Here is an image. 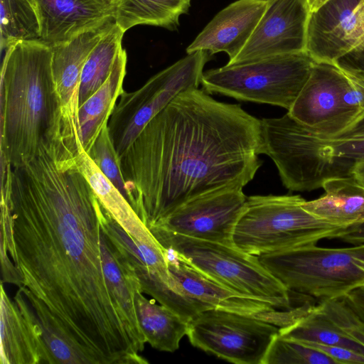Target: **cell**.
<instances>
[{"mask_svg":"<svg viewBox=\"0 0 364 364\" xmlns=\"http://www.w3.org/2000/svg\"><path fill=\"white\" fill-rule=\"evenodd\" d=\"M262 364H337L319 350L279 333L272 341Z\"/></svg>","mask_w":364,"mask_h":364,"instance_id":"83f0119b","label":"cell"},{"mask_svg":"<svg viewBox=\"0 0 364 364\" xmlns=\"http://www.w3.org/2000/svg\"><path fill=\"white\" fill-rule=\"evenodd\" d=\"M315 62L306 51H301L226 64L203 72L200 84L207 93H219L289 110Z\"/></svg>","mask_w":364,"mask_h":364,"instance_id":"ba28073f","label":"cell"},{"mask_svg":"<svg viewBox=\"0 0 364 364\" xmlns=\"http://www.w3.org/2000/svg\"><path fill=\"white\" fill-rule=\"evenodd\" d=\"M50 46L16 43L1 70L0 159L12 168L34 158L43 143L63 136L60 103L51 67Z\"/></svg>","mask_w":364,"mask_h":364,"instance_id":"3957f363","label":"cell"},{"mask_svg":"<svg viewBox=\"0 0 364 364\" xmlns=\"http://www.w3.org/2000/svg\"><path fill=\"white\" fill-rule=\"evenodd\" d=\"M1 48L27 41H41L37 14L28 0H0Z\"/></svg>","mask_w":364,"mask_h":364,"instance_id":"4316f807","label":"cell"},{"mask_svg":"<svg viewBox=\"0 0 364 364\" xmlns=\"http://www.w3.org/2000/svg\"><path fill=\"white\" fill-rule=\"evenodd\" d=\"M28 303L21 287L11 300L1 282V364H56Z\"/></svg>","mask_w":364,"mask_h":364,"instance_id":"e0dca14e","label":"cell"},{"mask_svg":"<svg viewBox=\"0 0 364 364\" xmlns=\"http://www.w3.org/2000/svg\"><path fill=\"white\" fill-rule=\"evenodd\" d=\"M159 243L203 274L240 294L287 310L291 291L260 263L258 257L233 245L196 239L157 228H149Z\"/></svg>","mask_w":364,"mask_h":364,"instance_id":"52a82bcc","label":"cell"},{"mask_svg":"<svg viewBox=\"0 0 364 364\" xmlns=\"http://www.w3.org/2000/svg\"><path fill=\"white\" fill-rule=\"evenodd\" d=\"M364 48V0H328L311 12L306 51L316 61L336 63Z\"/></svg>","mask_w":364,"mask_h":364,"instance_id":"5bb4252c","label":"cell"},{"mask_svg":"<svg viewBox=\"0 0 364 364\" xmlns=\"http://www.w3.org/2000/svg\"><path fill=\"white\" fill-rule=\"evenodd\" d=\"M210 55L203 50L188 54L154 75L139 90H124L107 124L119 160L144 127L176 96L198 87Z\"/></svg>","mask_w":364,"mask_h":364,"instance_id":"30bf717a","label":"cell"},{"mask_svg":"<svg viewBox=\"0 0 364 364\" xmlns=\"http://www.w3.org/2000/svg\"><path fill=\"white\" fill-rule=\"evenodd\" d=\"M258 259L291 292L315 298L318 303L364 287V244L343 248L310 245Z\"/></svg>","mask_w":364,"mask_h":364,"instance_id":"8992f818","label":"cell"},{"mask_svg":"<svg viewBox=\"0 0 364 364\" xmlns=\"http://www.w3.org/2000/svg\"><path fill=\"white\" fill-rule=\"evenodd\" d=\"M279 334L297 342H316L346 347L364 354V348L345 335L316 305L295 323L280 328Z\"/></svg>","mask_w":364,"mask_h":364,"instance_id":"484cf974","label":"cell"},{"mask_svg":"<svg viewBox=\"0 0 364 364\" xmlns=\"http://www.w3.org/2000/svg\"><path fill=\"white\" fill-rule=\"evenodd\" d=\"M287 113L318 136H337L364 115V81L334 63L316 61Z\"/></svg>","mask_w":364,"mask_h":364,"instance_id":"9c48e42d","label":"cell"},{"mask_svg":"<svg viewBox=\"0 0 364 364\" xmlns=\"http://www.w3.org/2000/svg\"><path fill=\"white\" fill-rule=\"evenodd\" d=\"M40 24L41 41L52 45L114 19V6L98 0H28Z\"/></svg>","mask_w":364,"mask_h":364,"instance_id":"d6986e66","label":"cell"},{"mask_svg":"<svg viewBox=\"0 0 364 364\" xmlns=\"http://www.w3.org/2000/svg\"><path fill=\"white\" fill-rule=\"evenodd\" d=\"M191 0H120L114 6L115 23L125 32L137 25L175 30Z\"/></svg>","mask_w":364,"mask_h":364,"instance_id":"cb8c5ba5","label":"cell"},{"mask_svg":"<svg viewBox=\"0 0 364 364\" xmlns=\"http://www.w3.org/2000/svg\"><path fill=\"white\" fill-rule=\"evenodd\" d=\"M124 31L114 22L90 53L82 71L79 107L105 82L122 48Z\"/></svg>","mask_w":364,"mask_h":364,"instance_id":"d4e9b609","label":"cell"},{"mask_svg":"<svg viewBox=\"0 0 364 364\" xmlns=\"http://www.w3.org/2000/svg\"><path fill=\"white\" fill-rule=\"evenodd\" d=\"M126 65L127 53L122 48L107 80L79 107L78 151L82 150L87 154L100 133L107 125L117 100L124 92Z\"/></svg>","mask_w":364,"mask_h":364,"instance_id":"44dd1931","label":"cell"},{"mask_svg":"<svg viewBox=\"0 0 364 364\" xmlns=\"http://www.w3.org/2000/svg\"><path fill=\"white\" fill-rule=\"evenodd\" d=\"M316 306L345 335L364 348V321L343 296L319 302Z\"/></svg>","mask_w":364,"mask_h":364,"instance_id":"f546056e","label":"cell"},{"mask_svg":"<svg viewBox=\"0 0 364 364\" xmlns=\"http://www.w3.org/2000/svg\"><path fill=\"white\" fill-rule=\"evenodd\" d=\"M76 158L102 206L130 238L135 243L161 246L129 201L105 176L88 154L82 150L76 153Z\"/></svg>","mask_w":364,"mask_h":364,"instance_id":"ffe728a7","label":"cell"},{"mask_svg":"<svg viewBox=\"0 0 364 364\" xmlns=\"http://www.w3.org/2000/svg\"><path fill=\"white\" fill-rule=\"evenodd\" d=\"M136 309L140 326L146 343L160 351L173 353L179 348L186 335L188 322L155 299H149L139 290L136 293Z\"/></svg>","mask_w":364,"mask_h":364,"instance_id":"603a6c76","label":"cell"},{"mask_svg":"<svg viewBox=\"0 0 364 364\" xmlns=\"http://www.w3.org/2000/svg\"><path fill=\"white\" fill-rule=\"evenodd\" d=\"M271 155L291 191H311L329 178L352 176L354 166L364 161V115L341 134L323 137L287 114L274 129Z\"/></svg>","mask_w":364,"mask_h":364,"instance_id":"277c9868","label":"cell"},{"mask_svg":"<svg viewBox=\"0 0 364 364\" xmlns=\"http://www.w3.org/2000/svg\"><path fill=\"white\" fill-rule=\"evenodd\" d=\"M98 1H101V2H103V3L107 4V3H106V1H105V0H98Z\"/></svg>","mask_w":364,"mask_h":364,"instance_id":"d590c367","label":"cell"},{"mask_svg":"<svg viewBox=\"0 0 364 364\" xmlns=\"http://www.w3.org/2000/svg\"><path fill=\"white\" fill-rule=\"evenodd\" d=\"M351 174L359 183L364 186V161L356 164L352 169Z\"/></svg>","mask_w":364,"mask_h":364,"instance_id":"d6a6232c","label":"cell"},{"mask_svg":"<svg viewBox=\"0 0 364 364\" xmlns=\"http://www.w3.org/2000/svg\"><path fill=\"white\" fill-rule=\"evenodd\" d=\"M360 289H361L363 290V291L364 292V287H361Z\"/></svg>","mask_w":364,"mask_h":364,"instance_id":"8d00e7d4","label":"cell"},{"mask_svg":"<svg viewBox=\"0 0 364 364\" xmlns=\"http://www.w3.org/2000/svg\"><path fill=\"white\" fill-rule=\"evenodd\" d=\"M269 0H237L218 12L187 47L186 53L203 50L227 53L232 60L245 46L265 11Z\"/></svg>","mask_w":364,"mask_h":364,"instance_id":"ac0fdd59","label":"cell"},{"mask_svg":"<svg viewBox=\"0 0 364 364\" xmlns=\"http://www.w3.org/2000/svg\"><path fill=\"white\" fill-rule=\"evenodd\" d=\"M242 188L225 187L196 197L149 229L157 228L196 239L233 245V231L247 198Z\"/></svg>","mask_w":364,"mask_h":364,"instance_id":"4fadbf2b","label":"cell"},{"mask_svg":"<svg viewBox=\"0 0 364 364\" xmlns=\"http://www.w3.org/2000/svg\"><path fill=\"white\" fill-rule=\"evenodd\" d=\"M338 239L354 245L364 244V222L346 228Z\"/></svg>","mask_w":364,"mask_h":364,"instance_id":"1f68e13d","label":"cell"},{"mask_svg":"<svg viewBox=\"0 0 364 364\" xmlns=\"http://www.w3.org/2000/svg\"><path fill=\"white\" fill-rule=\"evenodd\" d=\"M328 0H308L310 12H313L320 8Z\"/></svg>","mask_w":364,"mask_h":364,"instance_id":"836d02e7","label":"cell"},{"mask_svg":"<svg viewBox=\"0 0 364 364\" xmlns=\"http://www.w3.org/2000/svg\"><path fill=\"white\" fill-rule=\"evenodd\" d=\"M172 289L205 310L220 309L253 316L283 328L306 314L311 304L283 310L264 301L240 294L200 272L174 251L166 249Z\"/></svg>","mask_w":364,"mask_h":364,"instance_id":"7c38bea8","label":"cell"},{"mask_svg":"<svg viewBox=\"0 0 364 364\" xmlns=\"http://www.w3.org/2000/svg\"><path fill=\"white\" fill-rule=\"evenodd\" d=\"M325 194L302 206L318 218L346 228L364 222V186L353 176L332 178L322 187Z\"/></svg>","mask_w":364,"mask_h":364,"instance_id":"7402d4cb","label":"cell"},{"mask_svg":"<svg viewBox=\"0 0 364 364\" xmlns=\"http://www.w3.org/2000/svg\"><path fill=\"white\" fill-rule=\"evenodd\" d=\"M1 189L10 204L23 288L48 309L80 364H141L146 338L123 310L105 275L101 204L61 139L9 166Z\"/></svg>","mask_w":364,"mask_h":364,"instance_id":"6da1fadb","label":"cell"},{"mask_svg":"<svg viewBox=\"0 0 364 364\" xmlns=\"http://www.w3.org/2000/svg\"><path fill=\"white\" fill-rule=\"evenodd\" d=\"M305 201L299 195L247 197L233 231V246L258 257L338 238L346 228L312 215L303 208Z\"/></svg>","mask_w":364,"mask_h":364,"instance_id":"5b68a950","label":"cell"},{"mask_svg":"<svg viewBox=\"0 0 364 364\" xmlns=\"http://www.w3.org/2000/svg\"><path fill=\"white\" fill-rule=\"evenodd\" d=\"M120 0H105L106 3L112 6H114Z\"/></svg>","mask_w":364,"mask_h":364,"instance_id":"e575fe53","label":"cell"},{"mask_svg":"<svg viewBox=\"0 0 364 364\" xmlns=\"http://www.w3.org/2000/svg\"><path fill=\"white\" fill-rule=\"evenodd\" d=\"M301 343L321 351L334 360L337 364H364L363 353L346 347L316 342H301Z\"/></svg>","mask_w":364,"mask_h":364,"instance_id":"4dcf8cb0","label":"cell"},{"mask_svg":"<svg viewBox=\"0 0 364 364\" xmlns=\"http://www.w3.org/2000/svg\"><path fill=\"white\" fill-rule=\"evenodd\" d=\"M261 121L204 90L176 96L119 158L127 200L148 228L187 201L244 188L262 161Z\"/></svg>","mask_w":364,"mask_h":364,"instance_id":"7a4b0ae2","label":"cell"},{"mask_svg":"<svg viewBox=\"0 0 364 364\" xmlns=\"http://www.w3.org/2000/svg\"><path fill=\"white\" fill-rule=\"evenodd\" d=\"M308 0H269L250 38L228 65L306 51Z\"/></svg>","mask_w":364,"mask_h":364,"instance_id":"9a60e30c","label":"cell"},{"mask_svg":"<svg viewBox=\"0 0 364 364\" xmlns=\"http://www.w3.org/2000/svg\"><path fill=\"white\" fill-rule=\"evenodd\" d=\"M87 154L105 176L127 200L119 160L111 140L107 125L100 133Z\"/></svg>","mask_w":364,"mask_h":364,"instance_id":"f1b7e54d","label":"cell"},{"mask_svg":"<svg viewBox=\"0 0 364 364\" xmlns=\"http://www.w3.org/2000/svg\"><path fill=\"white\" fill-rule=\"evenodd\" d=\"M115 22L114 18L75 37L50 46L51 67L62 113L64 141L78 151V92L84 65L102 36Z\"/></svg>","mask_w":364,"mask_h":364,"instance_id":"2e32d148","label":"cell"},{"mask_svg":"<svg viewBox=\"0 0 364 364\" xmlns=\"http://www.w3.org/2000/svg\"><path fill=\"white\" fill-rule=\"evenodd\" d=\"M279 327L259 318L220 309L200 312L188 323L195 347L235 364H262Z\"/></svg>","mask_w":364,"mask_h":364,"instance_id":"8fae6325","label":"cell"}]
</instances>
